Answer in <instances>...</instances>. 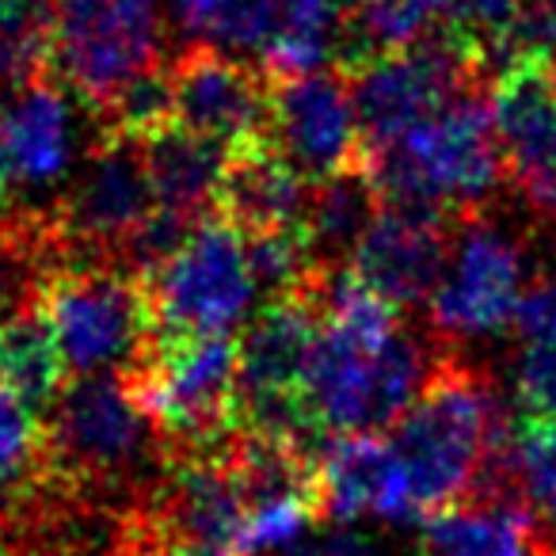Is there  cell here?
<instances>
[{"label": "cell", "instance_id": "30bf717a", "mask_svg": "<svg viewBox=\"0 0 556 556\" xmlns=\"http://www.w3.org/2000/svg\"><path fill=\"white\" fill-rule=\"evenodd\" d=\"M477 70L480 50L465 35L424 39L416 47L389 50L363 62L351 92L363 123L366 156L389 149L457 96L472 92Z\"/></svg>", "mask_w": 556, "mask_h": 556}, {"label": "cell", "instance_id": "cb8c5ba5", "mask_svg": "<svg viewBox=\"0 0 556 556\" xmlns=\"http://www.w3.org/2000/svg\"><path fill=\"white\" fill-rule=\"evenodd\" d=\"M287 0H176L179 31L191 42L222 54H255L267 50L282 27Z\"/></svg>", "mask_w": 556, "mask_h": 556}, {"label": "cell", "instance_id": "484cf974", "mask_svg": "<svg viewBox=\"0 0 556 556\" xmlns=\"http://www.w3.org/2000/svg\"><path fill=\"white\" fill-rule=\"evenodd\" d=\"M462 0H363L358 12V42L374 54L416 47L431 39L439 20L457 16Z\"/></svg>", "mask_w": 556, "mask_h": 556}, {"label": "cell", "instance_id": "9c48e42d", "mask_svg": "<svg viewBox=\"0 0 556 556\" xmlns=\"http://www.w3.org/2000/svg\"><path fill=\"white\" fill-rule=\"evenodd\" d=\"M526 294H530V267L522 240L484 214L454 222L446 267L434 294L427 298L434 336L446 343L503 336L515 328Z\"/></svg>", "mask_w": 556, "mask_h": 556}, {"label": "cell", "instance_id": "e0dca14e", "mask_svg": "<svg viewBox=\"0 0 556 556\" xmlns=\"http://www.w3.org/2000/svg\"><path fill=\"white\" fill-rule=\"evenodd\" d=\"M424 556H548L533 510L503 484H488L424 522Z\"/></svg>", "mask_w": 556, "mask_h": 556}, {"label": "cell", "instance_id": "d4e9b609", "mask_svg": "<svg viewBox=\"0 0 556 556\" xmlns=\"http://www.w3.org/2000/svg\"><path fill=\"white\" fill-rule=\"evenodd\" d=\"M50 270V240L42 214L0 222V320L24 309Z\"/></svg>", "mask_w": 556, "mask_h": 556}, {"label": "cell", "instance_id": "5b68a950", "mask_svg": "<svg viewBox=\"0 0 556 556\" xmlns=\"http://www.w3.org/2000/svg\"><path fill=\"white\" fill-rule=\"evenodd\" d=\"M50 488L73 503L96 507L103 492L134 488L164 472L168 446L153 419L138 408L118 374H96L65 386L47 424Z\"/></svg>", "mask_w": 556, "mask_h": 556}, {"label": "cell", "instance_id": "8fae6325", "mask_svg": "<svg viewBox=\"0 0 556 556\" xmlns=\"http://www.w3.org/2000/svg\"><path fill=\"white\" fill-rule=\"evenodd\" d=\"M267 146L309 184L366 168V141L355 92L336 73L282 80L270 96Z\"/></svg>", "mask_w": 556, "mask_h": 556}, {"label": "cell", "instance_id": "603a6c76", "mask_svg": "<svg viewBox=\"0 0 556 556\" xmlns=\"http://www.w3.org/2000/svg\"><path fill=\"white\" fill-rule=\"evenodd\" d=\"M381 206H386V199H381L366 168L313 187L305 237H309V248L320 267H348V255H355L358 240L366 237Z\"/></svg>", "mask_w": 556, "mask_h": 556}, {"label": "cell", "instance_id": "52a82bcc", "mask_svg": "<svg viewBox=\"0 0 556 556\" xmlns=\"http://www.w3.org/2000/svg\"><path fill=\"white\" fill-rule=\"evenodd\" d=\"M138 278L153 332L232 336L260 294L248 237L222 214L202 217L168 260Z\"/></svg>", "mask_w": 556, "mask_h": 556}, {"label": "cell", "instance_id": "44dd1931", "mask_svg": "<svg viewBox=\"0 0 556 556\" xmlns=\"http://www.w3.org/2000/svg\"><path fill=\"white\" fill-rule=\"evenodd\" d=\"M510 401L522 419L556 416V275L533 282L518 309Z\"/></svg>", "mask_w": 556, "mask_h": 556}, {"label": "cell", "instance_id": "ac0fdd59", "mask_svg": "<svg viewBox=\"0 0 556 556\" xmlns=\"http://www.w3.org/2000/svg\"><path fill=\"white\" fill-rule=\"evenodd\" d=\"M309 179L298 168H290L270 146L248 149L229 161V172L217 191L214 214L237 225L244 237H263V232H305L313 202Z\"/></svg>", "mask_w": 556, "mask_h": 556}, {"label": "cell", "instance_id": "f1b7e54d", "mask_svg": "<svg viewBox=\"0 0 556 556\" xmlns=\"http://www.w3.org/2000/svg\"><path fill=\"white\" fill-rule=\"evenodd\" d=\"M282 556H389V553L374 538H366V533L351 530V526H336V530L317 533V538H305L302 545H294Z\"/></svg>", "mask_w": 556, "mask_h": 556}, {"label": "cell", "instance_id": "277c9868", "mask_svg": "<svg viewBox=\"0 0 556 556\" xmlns=\"http://www.w3.org/2000/svg\"><path fill=\"white\" fill-rule=\"evenodd\" d=\"M118 378L168 454H214L244 431L240 343L232 336L149 332Z\"/></svg>", "mask_w": 556, "mask_h": 556}, {"label": "cell", "instance_id": "6da1fadb", "mask_svg": "<svg viewBox=\"0 0 556 556\" xmlns=\"http://www.w3.org/2000/svg\"><path fill=\"white\" fill-rule=\"evenodd\" d=\"M325 313L305 401L325 434H378L393 427L434 378L442 358L401 325L351 267L317 270Z\"/></svg>", "mask_w": 556, "mask_h": 556}, {"label": "cell", "instance_id": "4fadbf2b", "mask_svg": "<svg viewBox=\"0 0 556 556\" xmlns=\"http://www.w3.org/2000/svg\"><path fill=\"white\" fill-rule=\"evenodd\" d=\"M492 115L518 194L530 210L556 217V62L500 70Z\"/></svg>", "mask_w": 556, "mask_h": 556}, {"label": "cell", "instance_id": "7402d4cb", "mask_svg": "<svg viewBox=\"0 0 556 556\" xmlns=\"http://www.w3.org/2000/svg\"><path fill=\"white\" fill-rule=\"evenodd\" d=\"M65 355L50 320L27 302L12 317L0 320V386L16 393L27 408H54L65 393Z\"/></svg>", "mask_w": 556, "mask_h": 556}, {"label": "cell", "instance_id": "83f0119b", "mask_svg": "<svg viewBox=\"0 0 556 556\" xmlns=\"http://www.w3.org/2000/svg\"><path fill=\"white\" fill-rule=\"evenodd\" d=\"M111 556H248L237 545H214V541L176 538L156 522L149 510L134 507L123 515L111 533Z\"/></svg>", "mask_w": 556, "mask_h": 556}, {"label": "cell", "instance_id": "9a60e30c", "mask_svg": "<svg viewBox=\"0 0 556 556\" xmlns=\"http://www.w3.org/2000/svg\"><path fill=\"white\" fill-rule=\"evenodd\" d=\"M320 495L325 518L351 526L374 518L386 526H419L408 480L396 450L381 434H336L320 446Z\"/></svg>", "mask_w": 556, "mask_h": 556}, {"label": "cell", "instance_id": "ba28073f", "mask_svg": "<svg viewBox=\"0 0 556 556\" xmlns=\"http://www.w3.org/2000/svg\"><path fill=\"white\" fill-rule=\"evenodd\" d=\"M31 302L50 320L77 378L123 374L153 332L141 278L118 267L47 270Z\"/></svg>", "mask_w": 556, "mask_h": 556}, {"label": "cell", "instance_id": "5bb4252c", "mask_svg": "<svg viewBox=\"0 0 556 556\" xmlns=\"http://www.w3.org/2000/svg\"><path fill=\"white\" fill-rule=\"evenodd\" d=\"M454 225L427 210L386 202L358 240L348 267L366 290L389 302L393 309H412L434 294L446 267Z\"/></svg>", "mask_w": 556, "mask_h": 556}, {"label": "cell", "instance_id": "7c38bea8", "mask_svg": "<svg viewBox=\"0 0 556 556\" xmlns=\"http://www.w3.org/2000/svg\"><path fill=\"white\" fill-rule=\"evenodd\" d=\"M172 123L222 146L225 153H248L267 146L270 96L248 62L222 50H191L168 70Z\"/></svg>", "mask_w": 556, "mask_h": 556}, {"label": "cell", "instance_id": "2e32d148", "mask_svg": "<svg viewBox=\"0 0 556 556\" xmlns=\"http://www.w3.org/2000/svg\"><path fill=\"white\" fill-rule=\"evenodd\" d=\"M0 164L16 191H50L77 164V111L50 80H27L0 96Z\"/></svg>", "mask_w": 556, "mask_h": 556}, {"label": "cell", "instance_id": "d6986e66", "mask_svg": "<svg viewBox=\"0 0 556 556\" xmlns=\"http://www.w3.org/2000/svg\"><path fill=\"white\" fill-rule=\"evenodd\" d=\"M138 146L146 156L149 184H153V199L161 214L187 225H199L202 217L214 214L232 153L176 123L164 126L153 138L138 141Z\"/></svg>", "mask_w": 556, "mask_h": 556}, {"label": "cell", "instance_id": "1f68e13d", "mask_svg": "<svg viewBox=\"0 0 556 556\" xmlns=\"http://www.w3.org/2000/svg\"><path fill=\"white\" fill-rule=\"evenodd\" d=\"M16 4H31V9H54V0H16Z\"/></svg>", "mask_w": 556, "mask_h": 556}, {"label": "cell", "instance_id": "f546056e", "mask_svg": "<svg viewBox=\"0 0 556 556\" xmlns=\"http://www.w3.org/2000/svg\"><path fill=\"white\" fill-rule=\"evenodd\" d=\"M12 199H16V184H12L9 168L0 164V222H9V217H16V210H12Z\"/></svg>", "mask_w": 556, "mask_h": 556}, {"label": "cell", "instance_id": "ffe728a7", "mask_svg": "<svg viewBox=\"0 0 556 556\" xmlns=\"http://www.w3.org/2000/svg\"><path fill=\"white\" fill-rule=\"evenodd\" d=\"M50 492V450L39 412L0 386V526L16 530Z\"/></svg>", "mask_w": 556, "mask_h": 556}, {"label": "cell", "instance_id": "4316f807", "mask_svg": "<svg viewBox=\"0 0 556 556\" xmlns=\"http://www.w3.org/2000/svg\"><path fill=\"white\" fill-rule=\"evenodd\" d=\"M50 58V9L0 0V96L39 77Z\"/></svg>", "mask_w": 556, "mask_h": 556}, {"label": "cell", "instance_id": "4dcf8cb0", "mask_svg": "<svg viewBox=\"0 0 556 556\" xmlns=\"http://www.w3.org/2000/svg\"><path fill=\"white\" fill-rule=\"evenodd\" d=\"M0 556H20V548H16V538H12L4 526H0Z\"/></svg>", "mask_w": 556, "mask_h": 556}, {"label": "cell", "instance_id": "8992f818", "mask_svg": "<svg viewBox=\"0 0 556 556\" xmlns=\"http://www.w3.org/2000/svg\"><path fill=\"white\" fill-rule=\"evenodd\" d=\"M161 50L164 16L156 0H54L50 9V62L100 115L161 70Z\"/></svg>", "mask_w": 556, "mask_h": 556}, {"label": "cell", "instance_id": "7a4b0ae2", "mask_svg": "<svg viewBox=\"0 0 556 556\" xmlns=\"http://www.w3.org/2000/svg\"><path fill=\"white\" fill-rule=\"evenodd\" d=\"M507 434L492 381L469 363L442 358L416 404L389 431L419 518L427 522L477 495L500 465Z\"/></svg>", "mask_w": 556, "mask_h": 556}, {"label": "cell", "instance_id": "3957f363", "mask_svg": "<svg viewBox=\"0 0 556 556\" xmlns=\"http://www.w3.org/2000/svg\"><path fill=\"white\" fill-rule=\"evenodd\" d=\"M366 172L381 199L396 206L427 210L446 222L480 214L507 172L492 103L477 92L457 96L401 141L366 156Z\"/></svg>", "mask_w": 556, "mask_h": 556}]
</instances>
